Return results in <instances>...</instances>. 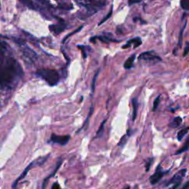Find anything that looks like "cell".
Wrapping results in <instances>:
<instances>
[{
    "label": "cell",
    "instance_id": "cell-1",
    "mask_svg": "<svg viewBox=\"0 0 189 189\" xmlns=\"http://www.w3.org/2000/svg\"><path fill=\"white\" fill-rule=\"evenodd\" d=\"M22 76V70L14 59L5 61L0 69V87L3 89H12L16 85Z\"/></svg>",
    "mask_w": 189,
    "mask_h": 189
},
{
    "label": "cell",
    "instance_id": "cell-2",
    "mask_svg": "<svg viewBox=\"0 0 189 189\" xmlns=\"http://www.w3.org/2000/svg\"><path fill=\"white\" fill-rule=\"evenodd\" d=\"M36 75L50 86L56 85L59 81V75L55 70L40 69L36 72Z\"/></svg>",
    "mask_w": 189,
    "mask_h": 189
},
{
    "label": "cell",
    "instance_id": "cell-3",
    "mask_svg": "<svg viewBox=\"0 0 189 189\" xmlns=\"http://www.w3.org/2000/svg\"><path fill=\"white\" fill-rule=\"evenodd\" d=\"M81 7L87 9V16H90L97 13L98 10L102 9L106 6L107 2L105 1H85V2H76Z\"/></svg>",
    "mask_w": 189,
    "mask_h": 189
},
{
    "label": "cell",
    "instance_id": "cell-4",
    "mask_svg": "<svg viewBox=\"0 0 189 189\" xmlns=\"http://www.w3.org/2000/svg\"><path fill=\"white\" fill-rule=\"evenodd\" d=\"M138 60L143 64L154 65L158 62H162V59L160 56L155 54V51H146L142 52L138 57Z\"/></svg>",
    "mask_w": 189,
    "mask_h": 189
},
{
    "label": "cell",
    "instance_id": "cell-5",
    "mask_svg": "<svg viewBox=\"0 0 189 189\" xmlns=\"http://www.w3.org/2000/svg\"><path fill=\"white\" fill-rule=\"evenodd\" d=\"M168 172H169L168 171H163L162 168L161 167L160 164H159L158 166L157 167L156 170H155V172L149 177V180L151 184L152 185L156 184V183H158V182L162 179V177H163L166 174H167Z\"/></svg>",
    "mask_w": 189,
    "mask_h": 189
},
{
    "label": "cell",
    "instance_id": "cell-6",
    "mask_svg": "<svg viewBox=\"0 0 189 189\" xmlns=\"http://www.w3.org/2000/svg\"><path fill=\"white\" fill-rule=\"evenodd\" d=\"M186 172H187L186 169H181V170L178 171L177 172L176 174H175L174 176L171 178V180H169L167 183H166V186H169V185H170L171 184L174 185V184H176V183H181L182 180L184 178L185 174H186Z\"/></svg>",
    "mask_w": 189,
    "mask_h": 189
},
{
    "label": "cell",
    "instance_id": "cell-7",
    "mask_svg": "<svg viewBox=\"0 0 189 189\" xmlns=\"http://www.w3.org/2000/svg\"><path fill=\"white\" fill-rule=\"evenodd\" d=\"M94 39H99L100 41L104 43H109V42H120V40H117L113 38L112 35L111 33H104L102 36H96L90 38L91 42H94Z\"/></svg>",
    "mask_w": 189,
    "mask_h": 189
},
{
    "label": "cell",
    "instance_id": "cell-8",
    "mask_svg": "<svg viewBox=\"0 0 189 189\" xmlns=\"http://www.w3.org/2000/svg\"><path fill=\"white\" fill-rule=\"evenodd\" d=\"M70 140V135H56L52 134L51 135V141L54 143L61 145V146H65L66 143Z\"/></svg>",
    "mask_w": 189,
    "mask_h": 189
},
{
    "label": "cell",
    "instance_id": "cell-9",
    "mask_svg": "<svg viewBox=\"0 0 189 189\" xmlns=\"http://www.w3.org/2000/svg\"><path fill=\"white\" fill-rule=\"evenodd\" d=\"M142 45V40L141 38L140 37H135V38H133L132 39L129 40L127 41L126 45H123L122 48L123 49H127V48H129L133 45V48H137L139 46H141Z\"/></svg>",
    "mask_w": 189,
    "mask_h": 189
},
{
    "label": "cell",
    "instance_id": "cell-10",
    "mask_svg": "<svg viewBox=\"0 0 189 189\" xmlns=\"http://www.w3.org/2000/svg\"><path fill=\"white\" fill-rule=\"evenodd\" d=\"M33 164H34V162H31V163L30 164V165H29L28 166H27V167L25 169H24V171H23V172L22 173V174H21L20 176H19V178H17V179L16 180V181L14 182V183H13V185H12V188H13V189H15L16 188L17 184H18V183H19V182L21 180H22V179H23V178L25 177H26V175L27 174V172H28V171H30V169L31 168L33 167Z\"/></svg>",
    "mask_w": 189,
    "mask_h": 189
},
{
    "label": "cell",
    "instance_id": "cell-11",
    "mask_svg": "<svg viewBox=\"0 0 189 189\" xmlns=\"http://www.w3.org/2000/svg\"><path fill=\"white\" fill-rule=\"evenodd\" d=\"M65 27L66 25L64 24H56V25L50 26V28L52 33H55V34H59V33H62V31L65 29Z\"/></svg>",
    "mask_w": 189,
    "mask_h": 189
},
{
    "label": "cell",
    "instance_id": "cell-12",
    "mask_svg": "<svg viewBox=\"0 0 189 189\" xmlns=\"http://www.w3.org/2000/svg\"><path fill=\"white\" fill-rule=\"evenodd\" d=\"M135 58L136 54H133L130 57L128 58L127 60L123 64L124 68H125V69H131L133 66V63H134V60H135Z\"/></svg>",
    "mask_w": 189,
    "mask_h": 189
},
{
    "label": "cell",
    "instance_id": "cell-13",
    "mask_svg": "<svg viewBox=\"0 0 189 189\" xmlns=\"http://www.w3.org/2000/svg\"><path fill=\"white\" fill-rule=\"evenodd\" d=\"M138 106L139 104L137 102V99L136 98H134L132 99V107H133V112H132V120L134 121L137 117V109H138Z\"/></svg>",
    "mask_w": 189,
    "mask_h": 189
},
{
    "label": "cell",
    "instance_id": "cell-14",
    "mask_svg": "<svg viewBox=\"0 0 189 189\" xmlns=\"http://www.w3.org/2000/svg\"><path fill=\"white\" fill-rule=\"evenodd\" d=\"M132 132H131V129H129V130L127 131V134H124L123 137L120 138V141H119V143H118V146H121V147H123L124 146H125L126 143H127V142L128 138L130 137V135L132 134Z\"/></svg>",
    "mask_w": 189,
    "mask_h": 189
},
{
    "label": "cell",
    "instance_id": "cell-15",
    "mask_svg": "<svg viewBox=\"0 0 189 189\" xmlns=\"http://www.w3.org/2000/svg\"><path fill=\"white\" fill-rule=\"evenodd\" d=\"M183 122V119L180 117H176V118H174V120H172V122L169 124V127L172 128V129H175V128L179 127L180 126V124L182 123Z\"/></svg>",
    "mask_w": 189,
    "mask_h": 189
},
{
    "label": "cell",
    "instance_id": "cell-16",
    "mask_svg": "<svg viewBox=\"0 0 189 189\" xmlns=\"http://www.w3.org/2000/svg\"><path fill=\"white\" fill-rule=\"evenodd\" d=\"M62 160H60L59 161V162H58V164H57V166H56V168H55V171H53V172L50 175V176L48 177H47L46 179H45V180H44V182H43V185H42V189H45V187H46V185H47V180H48L49 179H50V177H53V176H55V173L57 172V171H58V169H59V167H60L61 166V165H62Z\"/></svg>",
    "mask_w": 189,
    "mask_h": 189
},
{
    "label": "cell",
    "instance_id": "cell-17",
    "mask_svg": "<svg viewBox=\"0 0 189 189\" xmlns=\"http://www.w3.org/2000/svg\"><path fill=\"white\" fill-rule=\"evenodd\" d=\"M106 120H104V121L101 123V125H100L98 129V131H97V133H96V137L100 138V137H102L103 134H104L105 123H106Z\"/></svg>",
    "mask_w": 189,
    "mask_h": 189
},
{
    "label": "cell",
    "instance_id": "cell-18",
    "mask_svg": "<svg viewBox=\"0 0 189 189\" xmlns=\"http://www.w3.org/2000/svg\"><path fill=\"white\" fill-rule=\"evenodd\" d=\"M188 148H189V138H188V140H187L186 142H185V144L183 145L179 150H177V151L176 152L175 155H180V154L183 153V152L188 151Z\"/></svg>",
    "mask_w": 189,
    "mask_h": 189
},
{
    "label": "cell",
    "instance_id": "cell-19",
    "mask_svg": "<svg viewBox=\"0 0 189 189\" xmlns=\"http://www.w3.org/2000/svg\"><path fill=\"white\" fill-rule=\"evenodd\" d=\"M188 128H185V129H182V130H180L179 132L177 133V140L179 141H181L183 139V137H185V135L187 134V133L188 132Z\"/></svg>",
    "mask_w": 189,
    "mask_h": 189
},
{
    "label": "cell",
    "instance_id": "cell-20",
    "mask_svg": "<svg viewBox=\"0 0 189 189\" xmlns=\"http://www.w3.org/2000/svg\"><path fill=\"white\" fill-rule=\"evenodd\" d=\"M100 73V69H98L96 72V73L94 74V76L92 78V86H91V88H92V92H93L94 91V89H95V85H96V80H97L98 76Z\"/></svg>",
    "mask_w": 189,
    "mask_h": 189
},
{
    "label": "cell",
    "instance_id": "cell-21",
    "mask_svg": "<svg viewBox=\"0 0 189 189\" xmlns=\"http://www.w3.org/2000/svg\"><path fill=\"white\" fill-rule=\"evenodd\" d=\"M180 6L183 10L189 11V0H183L180 2Z\"/></svg>",
    "mask_w": 189,
    "mask_h": 189
},
{
    "label": "cell",
    "instance_id": "cell-22",
    "mask_svg": "<svg viewBox=\"0 0 189 189\" xmlns=\"http://www.w3.org/2000/svg\"><path fill=\"white\" fill-rule=\"evenodd\" d=\"M112 9H113V7H112H112H111V9H110V11L109 12V13H108V14L106 16L104 17V19H102V20L101 21V22H100V23L98 24V25L100 26V25H101V24H104L105 22H106V21L108 20V19H109L110 17L112 16Z\"/></svg>",
    "mask_w": 189,
    "mask_h": 189
},
{
    "label": "cell",
    "instance_id": "cell-23",
    "mask_svg": "<svg viewBox=\"0 0 189 189\" xmlns=\"http://www.w3.org/2000/svg\"><path fill=\"white\" fill-rule=\"evenodd\" d=\"M160 97L161 95L160 94H159L158 96L155 98V101H154V104H153V109H152V111L155 112L156 111V109H157V107H158L159 104H160Z\"/></svg>",
    "mask_w": 189,
    "mask_h": 189
},
{
    "label": "cell",
    "instance_id": "cell-24",
    "mask_svg": "<svg viewBox=\"0 0 189 189\" xmlns=\"http://www.w3.org/2000/svg\"><path fill=\"white\" fill-rule=\"evenodd\" d=\"M78 47L80 49V50H81L82 53H83L84 59H87V49H88L90 47H85V46H83V45H78Z\"/></svg>",
    "mask_w": 189,
    "mask_h": 189
},
{
    "label": "cell",
    "instance_id": "cell-25",
    "mask_svg": "<svg viewBox=\"0 0 189 189\" xmlns=\"http://www.w3.org/2000/svg\"><path fill=\"white\" fill-rule=\"evenodd\" d=\"M185 27H186V23L184 24V26H183V28L181 29V31H180V37H179V42H178V47H180V48H181L182 42H183V31H184V30L185 28Z\"/></svg>",
    "mask_w": 189,
    "mask_h": 189
},
{
    "label": "cell",
    "instance_id": "cell-26",
    "mask_svg": "<svg viewBox=\"0 0 189 189\" xmlns=\"http://www.w3.org/2000/svg\"><path fill=\"white\" fill-rule=\"evenodd\" d=\"M153 158H149L146 161V164H145V167H146V171H148L150 169V167H151L152 162H153Z\"/></svg>",
    "mask_w": 189,
    "mask_h": 189
},
{
    "label": "cell",
    "instance_id": "cell-27",
    "mask_svg": "<svg viewBox=\"0 0 189 189\" xmlns=\"http://www.w3.org/2000/svg\"><path fill=\"white\" fill-rule=\"evenodd\" d=\"M5 61H6V59H5V55L4 52L2 51H0V69H1V67L2 66L3 64H4Z\"/></svg>",
    "mask_w": 189,
    "mask_h": 189
},
{
    "label": "cell",
    "instance_id": "cell-28",
    "mask_svg": "<svg viewBox=\"0 0 189 189\" xmlns=\"http://www.w3.org/2000/svg\"><path fill=\"white\" fill-rule=\"evenodd\" d=\"M82 28H83V26H81V27H80L79 28H78L76 30H75V31H73V33H70V34H68L67 35V36H66L65 38H64V39L63 40V41H65V40H66L69 37H70V36H72V35H73V34H75V33H78V32H79V31L80 30H81Z\"/></svg>",
    "mask_w": 189,
    "mask_h": 189
},
{
    "label": "cell",
    "instance_id": "cell-29",
    "mask_svg": "<svg viewBox=\"0 0 189 189\" xmlns=\"http://www.w3.org/2000/svg\"><path fill=\"white\" fill-rule=\"evenodd\" d=\"M189 53V42L188 41H186V45H185V51L184 54H183V56H185Z\"/></svg>",
    "mask_w": 189,
    "mask_h": 189
},
{
    "label": "cell",
    "instance_id": "cell-30",
    "mask_svg": "<svg viewBox=\"0 0 189 189\" xmlns=\"http://www.w3.org/2000/svg\"><path fill=\"white\" fill-rule=\"evenodd\" d=\"M51 189H61L60 185L59 184V183H58V182H55V183H54L53 184H52V187H51Z\"/></svg>",
    "mask_w": 189,
    "mask_h": 189
},
{
    "label": "cell",
    "instance_id": "cell-31",
    "mask_svg": "<svg viewBox=\"0 0 189 189\" xmlns=\"http://www.w3.org/2000/svg\"><path fill=\"white\" fill-rule=\"evenodd\" d=\"M180 184H181V183H176V184H174L173 185L172 187H171L169 189H177L178 188V187L180 186Z\"/></svg>",
    "mask_w": 189,
    "mask_h": 189
},
{
    "label": "cell",
    "instance_id": "cell-32",
    "mask_svg": "<svg viewBox=\"0 0 189 189\" xmlns=\"http://www.w3.org/2000/svg\"><path fill=\"white\" fill-rule=\"evenodd\" d=\"M180 189H189V180Z\"/></svg>",
    "mask_w": 189,
    "mask_h": 189
},
{
    "label": "cell",
    "instance_id": "cell-33",
    "mask_svg": "<svg viewBox=\"0 0 189 189\" xmlns=\"http://www.w3.org/2000/svg\"><path fill=\"white\" fill-rule=\"evenodd\" d=\"M141 2V1H129V5H132L133 4H136V3H139Z\"/></svg>",
    "mask_w": 189,
    "mask_h": 189
},
{
    "label": "cell",
    "instance_id": "cell-34",
    "mask_svg": "<svg viewBox=\"0 0 189 189\" xmlns=\"http://www.w3.org/2000/svg\"><path fill=\"white\" fill-rule=\"evenodd\" d=\"M123 189H130V186H129V185H127V187H125V188H123Z\"/></svg>",
    "mask_w": 189,
    "mask_h": 189
},
{
    "label": "cell",
    "instance_id": "cell-35",
    "mask_svg": "<svg viewBox=\"0 0 189 189\" xmlns=\"http://www.w3.org/2000/svg\"><path fill=\"white\" fill-rule=\"evenodd\" d=\"M135 189H137V187H135Z\"/></svg>",
    "mask_w": 189,
    "mask_h": 189
},
{
    "label": "cell",
    "instance_id": "cell-36",
    "mask_svg": "<svg viewBox=\"0 0 189 189\" xmlns=\"http://www.w3.org/2000/svg\"><path fill=\"white\" fill-rule=\"evenodd\" d=\"M0 8H1V7H0Z\"/></svg>",
    "mask_w": 189,
    "mask_h": 189
},
{
    "label": "cell",
    "instance_id": "cell-37",
    "mask_svg": "<svg viewBox=\"0 0 189 189\" xmlns=\"http://www.w3.org/2000/svg\"><path fill=\"white\" fill-rule=\"evenodd\" d=\"M188 129H189V127H188Z\"/></svg>",
    "mask_w": 189,
    "mask_h": 189
}]
</instances>
